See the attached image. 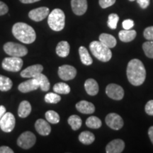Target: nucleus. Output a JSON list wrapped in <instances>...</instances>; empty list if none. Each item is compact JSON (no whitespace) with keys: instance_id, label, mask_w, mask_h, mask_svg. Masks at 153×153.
Returning <instances> with one entry per match:
<instances>
[{"instance_id":"f257e3e1","label":"nucleus","mask_w":153,"mask_h":153,"mask_svg":"<svg viewBox=\"0 0 153 153\" xmlns=\"http://www.w3.org/2000/svg\"><path fill=\"white\" fill-rule=\"evenodd\" d=\"M127 77L134 86L143 85L146 78V70L143 63L138 59H133L128 64Z\"/></svg>"},{"instance_id":"f03ea898","label":"nucleus","mask_w":153,"mask_h":153,"mask_svg":"<svg viewBox=\"0 0 153 153\" xmlns=\"http://www.w3.org/2000/svg\"><path fill=\"white\" fill-rule=\"evenodd\" d=\"M12 34L22 43L30 44L36 41V33L31 26L23 22L16 23L12 27Z\"/></svg>"},{"instance_id":"7ed1b4c3","label":"nucleus","mask_w":153,"mask_h":153,"mask_svg":"<svg viewBox=\"0 0 153 153\" xmlns=\"http://www.w3.org/2000/svg\"><path fill=\"white\" fill-rule=\"evenodd\" d=\"M89 48L94 56L99 60L105 62L109 61L111 58V51L100 41H92L89 44Z\"/></svg>"},{"instance_id":"20e7f679","label":"nucleus","mask_w":153,"mask_h":153,"mask_svg":"<svg viewBox=\"0 0 153 153\" xmlns=\"http://www.w3.org/2000/svg\"><path fill=\"white\" fill-rule=\"evenodd\" d=\"M49 27L55 31H60L65 25V15L60 9H55L50 13L48 19Z\"/></svg>"},{"instance_id":"39448f33","label":"nucleus","mask_w":153,"mask_h":153,"mask_svg":"<svg viewBox=\"0 0 153 153\" xmlns=\"http://www.w3.org/2000/svg\"><path fill=\"white\" fill-rule=\"evenodd\" d=\"M4 51L7 55L14 57H24L28 54L27 48L22 44L14 43V42H7L4 45Z\"/></svg>"},{"instance_id":"423d86ee","label":"nucleus","mask_w":153,"mask_h":153,"mask_svg":"<svg viewBox=\"0 0 153 153\" xmlns=\"http://www.w3.org/2000/svg\"><path fill=\"white\" fill-rule=\"evenodd\" d=\"M23 60L19 57L10 56L5 57L1 62V66L4 70L9 72H19L22 70Z\"/></svg>"},{"instance_id":"0eeeda50","label":"nucleus","mask_w":153,"mask_h":153,"mask_svg":"<svg viewBox=\"0 0 153 153\" xmlns=\"http://www.w3.org/2000/svg\"><path fill=\"white\" fill-rule=\"evenodd\" d=\"M36 142V137L30 131L24 132L17 140V145L24 150H28L33 146Z\"/></svg>"},{"instance_id":"6e6552de","label":"nucleus","mask_w":153,"mask_h":153,"mask_svg":"<svg viewBox=\"0 0 153 153\" xmlns=\"http://www.w3.org/2000/svg\"><path fill=\"white\" fill-rule=\"evenodd\" d=\"M16 124L14 116L10 112H6L0 119V128L5 133H10L14 130Z\"/></svg>"},{"instance_id":"1a4fd4ad","label":"nucleus","mask_w":153,"mask_h":153,"mask_svg":"<svg viewBox=\"0 0 153 153\" xmlns=\"http://www.w3.org/2000/svg\"><path fill=\"white\" fill-rule=\"evenodd\" d=\"M58 76L64 81L73 79L76 75V70L74 67L69 65H64L59 67L57 71Z\"/></svg>"},{"instance_id":"9d476101","label":"nucleus","mask_w":153,"mask_h":153,"mask_svg":"<svg viewBox=\"0 0 153 153\" xmlns=\"http://www.w3.org/2000/svg\"><path fill=\"white\" fill-rule=\"evenodd\" d=\"M106 94L114 100H121L124 97V90L120 86L116 84H110L106 88Z\"/></svg>"},{"instance_id":"9b49d317","label":"nucleus","mask_w":153,"mask_h":153,"mask_svg":"<svg viewBox=\"0 0 153 153\" xmlns=\"http://www.w3.org/2000/svg\"><path fill=\"white\" fill-rule=\"evenodd\" d=\"M105 121L108 127L116 131L120 130L123 126V118L115 113H111L107 115Z\"/></svg>"},{"instance_id":"f8f14e48","label":"nucleus","mask_w":153,"mask_h":153,"mask_svg":"<svg viewBox=\"0 0 153 153\" xmlns=\"http://www.w3.org/2000/svg\"><path fill=\"white\" fill-rule=\"evenodd\" d=\"M49 14V9L48 7H42L30 11L28 13V17L34 22H39L45 19L47 16H48Z\"/></svg>"},{"instance_id":"ddd939ff","label":"nucleus","mask_w":153,"mask_h":153,"mask_svg":"<svg viewBox=\"0 0 153 153\" xmlns=\"http://www.w3.org/2000/svg\"><path fill=\"white\" fill-rule=\"evenodd\" d=\"M43 67L41 65L37 64L28 67L21 72V76L24 78H34L38 74L42 73Z\"/></svg>"},{"instance_id":"4468645a","label":"nucleus","mask_w":153,"mask_h":153,"mask_svg":"<svg viewBox=\"0 0 153 153\" xmlns=\"http://www.w3.org/2000/svg\"><path fill=\"white\" fill-rule=\"evenodd\" d=\"M71 7L72 11L77 16L85 14L87 10V0H71Z\"/></svg>"},{"instance_id":"2eb2a0df","label":"nucleus","mask_w":153,"mask_h":153,"mask_svg":"<svg viewBox=\"0 0 153 153\" xmlns=\"http://www.w3.org/2000/svg\"><path fill=\"white\" fill-rule=\"evenodd\" d=\"M40 87L39 84L35 78L28 79L27 81L22 82L19 85V90L22 93H28L30 91L36 90Z\"/></svg>"},{"instance_id":"dca6fc26","label":"nucleus","mask_w":153,"mask_h":153,"mask_svg":"<svg viewBox=\"0 0 153 153\" xmlns=\"http://www.w3.org/2000/svg\"><path fill=\"white\" fill-rule=\"evenodd\" d=\"M125 148V143L120 139H116L111 141L106 145V152L107 153H120Z\"/></svg>"},{"instance_id":"f3484780","label":"nucleus","mask_w":153,"mask_h":153,"mask_svg":"<svg viewBox=\"0 0 153 153\" xmlns=\"http://www.w3.org/2000/svg\"><path fill=\"white\" fill-rule=\"evenodd\" d=\"M35 128L38 133L43 135V136L48 135L51 132V127L50 124L45 120L41 119V118L38 119L36 121Z\"/></svg>"},{"instance_id":"a211bd4d","label":"nucleus","mask_w":153,"mask_h":153,"mask_svg":"<svg viewBox=\"0 0 153 153\" xmlns=\"http://www.w3.org/2000/svg\"><path fill=\"white\" fill-rule=\"evenodd\" d=\"M78 111L84 114H91L94 112L95 106L92 103L87 101H80L76 104Z\"/></svg>"},{"instance_id":"6ab92c4d","label":"nucleus","mask_w":153,"mask_h":153,"mask_svg":"<svg viewBox=\"0 0 153 153\" xmlns=\"http://www.w3.org/2000/svg\"><path fill=\"white\" fill-rule=\"evenodd\" d=\"M85 88L89 95L95 96L99 92V85L94 79H88L85 83Z\"/></svg>"},{"instance_id":"aec40b11","label":"nucleus","mask_w":153,"mask_h":153,"mask_svg":"<svg viewBox=\"0 0 153 153\" xmlns=\"http://www.w3.org/2000/svg\"><path fill=\"white\" fill-rule=\"evenodd\" d=\"M31 105L28 101H22L19 104L18 115L20 118H26L31 112Z\"/></svg>"},{"instance_id":"412c9836","label":"nucleus","mask_w":153,"mask_h":153,"mask_svg":"<svg viewBox=\"0 0 153 153\" xmlns=\"http://www.w3.org/2000/svg\"><path fill=\"white\" fill-rule=\"evenodd\" d=\"M137 33L135 30H122L118 33V37L122 42L128 43L133 41L135 38L136 37Z\"/></svg>"},{"instance_id":"4be33fe9","label":"nucleus","mask_w":153,"mask_h":153,"mask_svg":"<svg viewBox=\"0 0 153 153\" xmlns=\"http://www.w3.org/2000/svg\"><path fill=\"white\" fill-rule=\"evenodd\" d=\"M99 41L102 43L106 47L112 48L116 45L117 41L112 35L108 33H102L99 36Z\"/></svg>"},{"instance_id":"5701e85b","label":"nucleus","mask_w":153,"mask_h":153,"mask_svg":"<svg viewBox=\"0 0 153 153\" xmlns=\"http://www.w3.org/2000/svg\"><path fill=\"white\" fill-rule=\"evenodd\" d=\"M70 44L67 41H60V43L57 45L56 51L57 55L61 57H66L68 56L70 53Z\"/></svg>"},{"instance_id":"b1692460","label":"nucleus","mask_w":153,"mask_h":153,"mask_svg":"<svg viewBox=\"0 0 153 153\" xmlns=\"http://www.w3.org/2000/svg\"><path fill=\"white\" fill-rule=\"evenodd\" d=\"M79 53L80 56V60L81 62L83 63L85 65H91L93 62V60L91 58L87 49L85 47L81 46L79 48Z\"/></svg>"},{"instance_id":"393cba45","label":"nucleus","mask_w":153,"mask_h":153,"mask_svg":"<svg viewBox=\"0 0 153 153\" xmlns=\"http://www.w3.org/2000/svg\"><path fill=\"white\" fill-rule=\"evenodd\" d=\"M34 78L38 81V84H39L40 88H41L42 91H48L49 90L50 87H51V83H50L49 79H48V77L45 74L41 73L38 74Z\"/></svg>"},{"instance_id":"a878e982","label":"nucleus","mask_w":153,"mask_h":153,"mask_svg":"<svg viewBox=\"0 0 153 153\" xmlns=\"http://www.w3.org/2000/svg\"><path fill=\"white\" fill-rule=\"evenodd\" d=\"M95 140V136L89 131L82 132L79 135V140L84 145H90Z\"/></svg>"},{"instance_id":"bb28decb","label":"nucleus","mask_w":153,"mask_h":153,"mask_svg":"<svg viewBox=\"0 0 153 153\" xmlns=\"http://www.w3.org/2000/svg\"><path fill=\"white\" fill-rule=\"evenodd\" d=\"M68 122L69 125L71 126L72 129L73 131H77L82 126V119L77 115H72L69 117Z\"/></svg>"},{"instance_id":"cd10ccee","label":"nucleus","mask_w":153,"mask_h":153,"mask_svg":"<svg viewBox=\"0 0 153 153\" xmlns=\"http://www.w3.org/2000/svg\"><path fill=\"white\" fill-rule=\"evenodd\" d=\"M13 82L10 78L0 74V91H7L12 87Z\"/></svg>"},{"instance_id":"c85d7f7f","label":"nucleus","mask_w":153,"mask_h":153,"mask_svg":"<svg viewBox=\"0 0 153 153\" xmlns=\"http://www.w3.org/2000/svg\"><path fill=\"white\" fill-rule=\"evenodd\" d=\"M53 91L57 94H68L70 92V87L68 85L64 82H59L55 84L53 87Z\"/></svg>"},{"instance_id":"c756f323","label":"nucleus","mask_w":153,"mask_h":153,"mask_svg":"<svg viewBox=\"0 0 153 153\" xmlns=\"http://www.w3.org/2000/svg\"><path fill=\"white\" fill-rule=\"evenodd\" d=\"M101 120L97 116H90L86 120V126L93 129H98L101 126Z\"/></svg>"},{"instance_id":"7c9ffc66","label":"nucleus","mask_w":153,"mask_h":153,"mask_svg":"<svg viewBox=\"0 0 153 153\" xmlns=\"http://www.w3.org/2000/svg\"><path fill=\"white\" fill-rule=\"evenodd\" d=\"M45 118H46L48 122L53 124L58 123L60 119L59 114L53 110H49L45 113Z\"/></svg>"},{"instance_id":"2f4dec72","label":"nucleus","mask_w":153,"mask_h":153,"mask_svg":"<svg viewBox=\"0 0 153 153\" xmlns=\"http://www.w3.org/2000/svg\"><path fill=\"white\" fill-rule=\"evenodd\" d=\"M61 100L60 96L57 93H48L45 96V101L48 104H57Z\"/></svg>"},{"instance_id":"473e14b6","label":"nucleus","mask_w":153,"mask_h":153,"mask_svg":"<svg viewBox=\"0 0 153 153\" xmlns=\"http://www.w3.org/2000/svg\"><path fill=\"white\" fill-rule=\"evenodd\" d=\"M143 48L145 55L149 58H153V41H149L143 43Z\"/></svg>"},{"instance_id":"72a5a7b5","label":"nucleus","mask_w":153,"mask_h":153,"mask_svg":"<svg viewBox=\"0 0 153 153\" xmlns=\"http://www.w3.org/2000/svg\"><path fill=\"white\" fill-rule=\"evenodd\" d=\"M119 20V16L116 14H111L108 18V26L111 29H116L117 28V24Z\"/></svg>"},{"instance_id":"f704fd0d","label":"nucleus","mask_w":153,"mask_h":153,"mask_svg":"<svg viewBox=\"0 0 153 153\" xmlns=\"http://www.w3.org/2000/svg\"><path fill=\"white\" fill-rule=\"evenodd\" d=\"M143 35L145 39L153 41V26H149L145 28L143 32Z\"/></svg>"},{"instance_id":"c9c22d12","label":"nucleus","mask_w":153,"mask_h":153,"mask_svg":"<svg viewBox=\"0 0 153 153\" xmlns=\"http://www.w3.org/2000/svg\"><path fill=\"white\" fill-rule=\"evenodd\" d=\"M99 5L102 9H106L114 5L116 0H99Z\"/></svg>"},{"instance_id":"e433bc0d","label":"nucleus","mask_w":153,"mask_h":153,"mask_svg":"<svg viewBox=\"0 0 153 153\" xmlns=\"http://www.w3.org/2000/svg\"><path fill=\"white\" fill-rule=\"evenodd\" d=\"M145 112L150 116H153V100L149 101L145 105Z\"/></svg>"},{"instance_id":"4c0bfd02","label":"nucleus","mask_w":153,"mask_h":153,"mask_svg":"<svg viewBox=\"0 0 153 153\" xmlns=\"http://www.w3.org/2000/svg\"><path fill=\"white\" fill-rule=\"evenodd\" d=\"M123 28L125 30H130L133 27L134 22L131 19H126L123 22Z\"/></svg>"},{"instance_id":"58836bf2","label":"nucleus","mask_w":153,"mask_h":153,"mask_svg":"<svg viewBox=\"0 0 153 153\" xmlns=\"http://www.w3.org/2000/svg\"><path fill=\"white\" fill-rule=\"evenodd\" d=\"M9 11L8 6L3 1H0V16L5 15Z\"/></svg>"},{"instance_id":"ea45409f","label":"nucleus","mask_w":153,"mask_h":153,"mask_svg":"<svg viewBox=\"0 0 153 153\" xmlns=\"http://www.w3.org/2000/svg\"><path fill=\"white\" fill-rule=\"evenodd\" d=\"M137 2L142 9H146L150 5V0H137Z\"/></svg>"},{"instance_id":"a19ab883","label":"nucleus","mask_w":153,"mask_h":153,"mask_svg":"<svg viewBox=\"0 0 153 153\" xmlns=\"http://www.w3.org/2000/svg\"><path fill=\"white\" fill-rule=\"evenodd\" d=\"M0 153H14V151L8 146H1L0 147Z\"/></svg>"},{"instance_id":"79ce46f5","label":"nucleus","mask_w":153,"mask_h":153,"mask_svg":"<svg viewBox=\"0 0 153 153\" xmlns=\"http://www.w3.org/2000/svg\"><path fill=\"white\" fill-rule=\"evenodd\" d=\"M148 135H149V137H150L151 142H152V143L153 144V126H151L150 128H149Z\"/></svg>"},{"instance_id":"37998d69","label":"nucleus","mask_w":153,"mask_h":153,"mask_svg":"<svg viewBox=\"0 0 153 153\" xmlns=\"http://www.w3.org/2000/svg\"><path fill=\"white\" fill-rule=\"evenodd\" d=\"M19 1L23 4H32L37 2V1H41V0H19Z\"/></svg>"},{"instance_id":"c03bdc74","label":"nucleus","mask_w":153,"mask_h":153,"mask_svg":"<svg viewBox=\"0 0 153 153\" xmlns=\"http://www.w3.org/2000/svg\"><path fill=\"white\" fill-rule=\"evenodd\" d=\"M6 113V108L4 106H0V119Z\"/></svg>"},{"instance_id":"a18cd8bd","label":"nucleus","mask_w":153,"mask_h":153,"mask_svg":"<svg viewBox=\"0 0 153 153\" xmlns=\"http://www.w3.org/2000/svg\"><path fill=\"white\" fill-rule=\"evenodd\" d=\"M129 1H135V0H129Z\"/></svg>"}]
</instances>
